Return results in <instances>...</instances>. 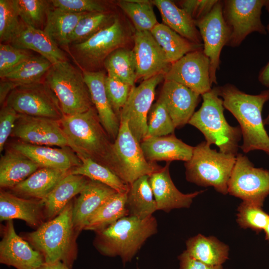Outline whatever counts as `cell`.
<instances>
[{
  "label": "cell",
  "instance_id": "obj_1",
  "mask_svg": "<svg viewBox=\"0 0 269 269\" xmlns=\"http://www.w3.org/2000/svg\"><path fill=\"white\" fill-rule=\"evenodd\" d=\"M218 90L224 108L239 123L243 137L240 148L243 151L259 150L269 155V136L262 114L265 104L269 100V90L251 95L230 83L218 86Z\"/></svg>",
  "mask_w": 269,
  "mask_h": 269
},
{
  "label": "cell",
  "instance_id": "obj_2",
  "mask_svg": "<svg viewBox=\"0 0 269 269\" xmlns=\"http://www.w3.org/2000/svg\"><path fill=\"white\" fill-rule=\"evenodd\" d=\"M59 122L69 147L80 159L90 158L113 170V142L103 127L94 106L82 113L64 115Z\"/></svg>",
  "mask_w": 269,
  "mask_h": 269
},
{
  "label": "cell",
  "instance_id": "obj_3",
  "mask_svg": "<svg viewBox=\"0 0 269 269\" xmlns=\"http://www.w3.org/2000/svg\"><path fill=\"white\" fill-rule=\"evenodd\" d=\"M73 203L71 200L54 218L21 236L42 255L45 263L60 262L71 269L78 256V235L72 222Z\"/></svg>",
  "mask_w": 269,
  "mask_h": 269
},
{
  "label": "cell",
  "instance_id": "obj_4",
  "mask_svg": "<svg viewBox=\"0 0 269 269\" xmlns=\"http://www.w3.org/2000/svg\"><path fill=\"white\" fill-rule=\"evenodd\" d=\"M157 231L158 223L153 215L143 219L128 216L95 232L93 245L102 255L120 257L125 265Z\"/></svg>",
  "mask_w": 269,
  "mask_h": 269
},
{
  "label": "cell",
  "instance_id": "obj_5",
  "mask_svg": "<svg viewBox=\"0 0 269 269\" xmlns=\"http://www.w3.org/2000/svg\"><path fill=\"white\" fill-rule=\"evenodd\" d=\"M201 96V106L194 113L188 124L203 134L208 143L217 146L219 151L236 156L242 137L241 130L240 127L230 126L226 121L218 87Z\"/></svg>",
  "mask_w": 269,
  "mask_h": 269
},
{
  "label": "cell",
  "instance_id": "obj_6",
  "mask_svg": "<svg viewBox=\"0 0 269 269\" xmlns=\"http://www.w3.org/2000/svg\"><path fill=\"white\" fill-rule=\"evenodd\" d=\"M210 145L204 141L194 147L191 159L184 163L186 179L198 186L213 187L226 195L236 156L218 152Z\"/></svg>",
  "mask_w": 269,
  "mask_h": 269
},
{
  "label": "cell",
  "instance_id": "obj_7",
  "mask_svg": "<svg viewBox=\"0 0 269 269\" xmlns=\"http://www.w3.org/2000/svg\"><path fill=\"white\" fill-rule=\"evenodd\" d=\"M44 78L56 96L64 115L82 113L94 106L82 71L67 60L53 64Z\"/></svg>",
  "mask_w": 269,
  "mask_h": 269
},
{
  "label": "cell",
  "instance_id": "obj_8",
  "mask_svg": "<svg viewBox=\"0 0 269 269\" xmlns=\"http://www.w3.org/2000/svg\"><path fill=\"white\" fill-rule=\"evenodd\" d=\"M118 134L113 141V171L125 183H133L139 177L150 175L161 167L148 161L129 127L126 120L120 119Z\"/></svg>",
  "mask_w": 269,
  "mask_h": 269
},
{
  "label": "cell",
  "instance_id": "obj_9",
  "mask_svg": "<svg viewBox=\"0 0 269 269\" xmlns=\"http://www.w3.org/2000/svg\"><path fill=\"white\" fill-rule=\"evenodd\" d=\"M266 0H222V13L230 31L227 46H239L253 32L267 34L262 23L261 14Z\"/></svg>",
  "mask_w": 269,
  "mask_h": 269
},
{
  "label": "cell",
  "instance_id": "obj_10",
  "mask_svg": "<svg viewBox=\"0 0 269 269\" xmlns=\"http://www.w3.org/2000/svg\"><path fill=\"white\" fill-rule=\"evenodd\" d=\"M5 104L19 114L58 121L64 116L56 96L44 82L14 88Z\"/></svg>",
  "mask_w": 269,
  "mask_h": 269
},
{
  "label": "cell",
  "instance_id": "obj_11",
  "mask_svg": "<svg viewBox=\"0 0 269 269\" xmlns=\"http://www.w3.org/2000/svg\"><path fill=\"white\" fill-rule=\"evenodd\" d=\"M127 35L121 21L114 22L86 41L72 44L73 57L82 70L92 71L99 67L115 50L123 47Z\"/></svg>",
  "mask_w": 269,
  "mask_h": 269
},
{
  "label": "cell",
  "instance_id": "obj_12",
  "mask_svg": "<svg viewBox=\"0 0 269 269\" xmlns=\"http://www.w3.org/2000/svg\"><path fill=\"white\" fill-rule=\"evenodd\" d=\"M228 191L243 201L263 207L269 195V170L255 167L247 156L238 153Z\"/></svg>",
  "mask_w": 269,
  "mask_h": 269
},
{
  "label": "cell",
  "instance_id": "obj_13",
  "mask_svg": "<svg viewBox=\"0 0 269 269\" xmlns=\"http://www.w3.org/2000/svg\"><path fill=\"white\" fill-rule=\"evenodd\" d=\"M164 76L165 73H160L142 81L138 86L132 87L121 111L120 119L128 121L130 131L139 143L146 134L147 116L154 99L156 87L164 80Z\"/></svg>",
  "mask_w": 269,
  "mask_h": 269
},
{
  "label": "cell",
  "instance_id": "obj_14",
  "mask_svg": "<svg viewBox=\"0 0 269 269\" xmlns=\"http://www.w3.org/2000/svg\"><path fill=\"white\" fill-rule=\"evenodd\" d=\"M195 24L203 41V52L210 60L211 83L217 84L216 72L219 68L221 52L230 37L223 16L222 0H218L210 13Z\"/></svg>",
  "mask_w": 269,
  "mask_h": 269
},
{
  "label": "cell",
  "instance_id": "obj_15",
  "mask_svg": "<svg viewBox=\"0 0 269 269\" xmlns=\"http://www.w3.org/2000/svg\"><path fill=\"white\" fill-rule=\"evenodd\" d=\"M164 80L176 82L202 95L212 89L210 60L203 49L188 53L170 64Z\"/></svg>",
  "mask_w": 269,
  "mask_h": 269
},
{
  "label": "cell",
  "instance_id": "obj_16",
  "mask_svg": "<svg viewBox=\"0 0 269 269\" xmlns=\"http://www.w3.org/2000/svg\"><path fill=\"white\" fill-rule=\"evenodd\" d=\"M59 121L18 114L11 135L31 144L69 147Z\"/></svg>",
  "mask_w": 269,
  "mask_h": 269
},
{
  "label": "cell",
  "instance_id": "obj_17",
  "mask_svg": "<svg viewBox=\"0 0 269 269\" xmlns=\"http://www.w3.org/2000/svg\"><path fill=\"white\" fill-rule=\"evenodd\" d=\"M0 263L16 269H37L45 262L39 252L16 233L13 220H10L2 227Z\"/></svg>",
  "mask_w": 269,
  "mask_h": 269
},
{
  "label": "cell",
  "instance_id": "obj_18",
  "mask_svg": "<svg viewBox=\"0 0 269 269\" xmlns=\"http://www.w3.org/2000/svg\"><path fill=\"white\" fill-rule=\"evenodd\" d=\"M134 43L137 80H146L166 72L171 64L150 31H135Z\"/></svg>",
  "mask_w": 269,
  "mask_h": 269
},
{
  "label": "cell",
  "instance_id": "obj_19",
  "mask_svg": "<svg viewBox=\"0 0 269 269\" xmlns=\"http://www.w3.org/2000/svg\"><path fill=\"white\" fill-rule=\"evenodd\" d=\"M200 96L180 83L164 80L158 99L165 107L175 128H180L188 124Z\"/></svg>",
  "mask_w": 269,
  "mask_h": 269
},
{
  "label": "cell",
  "instance_id": "obj_20",
  "mask_svg": "<svg viewBox=\"0 0 269 269\" xmlns=\"http://www.w3.org/2000/svg\"><path fill=\"white\" fill-rule=\"evenodd\" d=\"M170 162L149 176V182L157 210L169 212L174 209L189 208L194 198L204 190L188 194L181 192L175 186L169 173Z\"/></svg>",
  "mask_w": 269,
  "mask_h": 269
},
{
  "label": "cell",
  "instance_id": "obj_21",
  "mask_svg": "<svg viewBox=\"0 0 269 269\" xmlns=\"http://www.w3.org/2000/svg\"><path fill=\"white\" fill-rule=\"evenodd\" d=\"M11 147L31 159L40 168L69 171L81 163L77 154L68 147L53 148L21 141L13 143Z\"/></svg>",
  "mask_w": 269,
  "mask_h": 269
},
{
  "label": "cell",
  "instance_id": "obj_22",
  "mask_svg": "<svg viewBox=\"0 0 269 269\" xmlns=\"http://www.w3.org/2000/svg\"><path fill=\"white\" fill-rule=\"evenodd\" d=\"M20 219L37 228L45 220L42 199L25 198L3 190L0 192V220Z\"/></svg>",
  "mask_w": 269,
  "mask_h": 269
},
{
  "label": "cell",
  "instance_id": "obj_23",
  "mask_svg": "<svg viewBox=\"0 0 269 269\" xmlns=\"http://www.w3.org/2000/svg\"><path fill=\"white\" fill-rule=\"evenodd\" d=\"M82 71L100 122L114 141L118 134L120 121L111 107L106 94L105 85L106 76L102 71Z\"/></svg>",
  "mask_w": 269,
  "mask_h": 269
},
{
  "label": "cell",
  "instance_id": "obj_24",
  "mask_svg": "<svg viewBox=\"0 0 269 269\" xmlns=\"http://www.w3.org/2000/svg\"><path fill=\"white\" fill-rule=\"evenodd\" d=\"M116 192L111 187L89 179L73 203L72 222L78 235L84 230L92 214Z\"/></svg>",
  "mask_w": 269,
  "mask_h": 269
},
{
  "label": "cell",
  "instance_id": "obj_25",
  "mask_svg": "<svg viewBox=\"0 0 269 269\" xmlns=\"http://www.w3.org/2000/svg\"><path fill=\"white\" fill-rule=\"evenodd\" d=\"M146 159L149 162L164 160L189 161L194 147L178 139L174 134L143 139L140 143Z\"/></svg>",
  "mask_w": 269,
  "mask_h": 269
},
{
  "label": "cell",
  "instance_id": "obj_26",
  "mask_svg": "<svg viewBox=\"0 0 269 269\" xmlns=\"http://www.w3.org/2000/svg\"><path fill=\"white\" fill-rule=\"evenodd\" d=\"M23 23L10 44L17 48L35 51L52 65L67 61L65 53L43 30Z\"/></svg>",
  "mask_w": 269,
  "mask_h": 269
},
{
  "label": "cell",
  "instance_id": "obj_27",
  "mask_svg": "<svg viewBox=\"0 0 269 269\" xmlns=\"http://www.w3.org/2000/svg\"><path fill=\"white\" fill-rule=\"evenodd\" d=\"M89 179L80 175L69 173L43 199L45 219L54 218L76 195L79 194Z\"/></svg>",
  "mask_w": 269,
  "mask_h": 269
},
{
  "label": "cell",
  "instance_id": "obj_28",
  "mask_svg": "<svg viewBox=\"0 0 269 269\" xmlns=\"http://www.w3.org/2000/svg\"><path fill=\"white\" fill-rule=\"evenodd\" d=\"M69 171L50 168H39L10 190L13 194L19 197L43 199Z\"/></svg>",
  "mask_w": 269,
  "mask_h": 269
},
{
  "label": "cell",
  "instance_id": "obj_29",
  "mask_svg": "<svg viewBox=\"0 0 269 269\" xmlns=\"http://www.w3.org/2000/svg\"><path fill=\"white\" fill-rule=\"evenodd\" d=\"M152 2L159 10L163 24L189 41L203 44L195 21L184 10L169 0H154Z\"/></svg>",
  "mask_w": 269,
  "mask_h": 269
},
{
  "label": "cell",
  "instance_id": "obj_30",
  "mask_svg": "<svg viewBox=\"0 0 269 269\" xmlns=\"http://www.w3.org/2000/svg\"><path fill=\"white\" fill-rule=\"evenodd\" d=\"M40 167L31 159L11 148L0 159V186L11 189Z\"/></svg>",
  "mask_w": 269,
  "mask_h": 269
},
{
  "label": "cell",
  "instance_id": "obj_31",
  "mask_svg": "<svg viewBox=\"0 0 269 269\" xmlns=\"http://www.w3.org/2000/svg\"><path fill=\"white\" fill-rule=\"evenodd\" d=\"M91 12L74 13L52 6L47 9L43 31L57 44L69 50V38L79 21Z\"/></svg>",
  "mask_w": 269,
  "mask_h": 269
},
{
  "label": "cell",
  "instance_id": "obj_32",
  "mask_svg": "<svg viewBox=\"0 0 269 269\" xmlns=\"http://www.w3.org/2000/svg\"><path fill=\"white\" fill-rule=\"evenodd\" d=\"M186 246L190 256L209 265H222L228 259V246L214 236L198 234L188 239Z\"/></svg>",
  "mask_w": 269,
  "mask_h": 269
},
{
  "label": "cell",
  "instance_id": "obj_33",
  "mask_svg": "<svg viewBox=\"0 0 269 269\" xmlns=\"http://www.w3.org/2000/svg\"><path fill=\"white\" fill-rule=\"evenodd\" d=\"M126 207L129 216L140 219L153 215L157 210L148 175L141 176L129 185Z\"/></svg>",
  "mask_w": 269,
  "mask_h": 269
},
{
  "label": "cell",
  "instance_id": "obj_34",
  "mask_svg": "<svg viewBox=\"0 0 269 269\" xmlns=\"http://www.w3.org/2000/svg\"><path fill=\"white\" fill-rule=\"evenodd\" d=\"M171 64L188 53L203 49L198 44L181 36L163 23L157 24L150 31Z\"/></svg>",
  "mask_w": 269,
  "mask_h": 269
},
{
  "label": "cell",
  "instance_id": "obj_35",
  "mask_svg": "<svg viewBox=\"0 0 269 269\" xmlns=\"http://www.w3.org/2000/svg\"><path fill=\"white\" fill-rule=\"evenodd\" d=\"M127 196V193L118 192L111 196L90 217L84 230L96 232L129 216Z\"/></svg>",
  "mask_w": 269,
  "mask_h": 269
},
{
  "label": "cell",
  "instance_id": "obj_36",
  "mask_svg": "<svg viewBox=\"0 0 269 269\" xmlns=\"http://www.w3.org/2000/svg\"><path fill=\"white\" fill-rule=\"evenodd\" d=\"M103 65L108 76L134 86L137 80L136 67L133 50L124 47L112 52L105 60Z\"/></svg>",
  "mask_w": 269,
  "mask_h": 269
},
{
  "label": "cell",
  "instance_id": "obj_37",
  "mask_svg": "<svg viewBox=\"0 0 269 269\" xmlns=\"http://www.w3.org/2000/svg\"><path fill=\"white\" fill-rule=\"evenodd\" d=\"M81 163L70 170V173L82 175L87 178L102 183L117 192L127 193L129 185L122 180L108 167L90 158L80 159Z\"/></svg>",
  "mask_w": 269,
  "mask_h": 269
},
{
  "label": "cell",
  "instance_id": "obj_38",
  "mask_svg": "<svg viewBox=\"0 0 269 269\" xmlns=\"http://www.w3.org/2000/svg\"><path fill=\"white\" fill-rule=\"evenodd\" d=\"M52 65L43 56H33L1 79L10 82L15 88L39 83Z\"/></svg>",
  "mask_w": 269,
  "mask_h": 269
},
{
  "label": "cell",
  "instance_id": "obj_39",
  "mask_svg": "<svg viewBox=\"0 0 269 269\" xmlns=\"http://www.w3.org/2000/svg\"><path fill=\"white\" fill-rule=\"evenodd\" d=\"M118 4L132 21L135 31H150L158 23L153 10V3L149 0H119Z\"/></svg>",
  "mask_w": 269,
  "mask_h": 269
},
{
  "label": "cell",
  "instance_id": "obj_40",
  "mask_svg": "<svg viewBox=\"0 0 269 269\" xmlns=\"http://www.w3.org/2000/svg\"><path fill=\"white\" fill-rule=\"evenodd\" d=\"M115 17L108 11L91 12L82 18L69 38V44L82 43L110 25Z\"/></svg>",
  "mask_w": 269,
  "mask_h": 269
},
{
  "label": "cell",
  "instance_id": "obj_41",
  "mask_svg": "<svg viewBox=\"0 0 269 269\" xmlns=\"http://www.w3.org/2000/svg\"><path fill=\"white\" fill-rule=\"evenodd\" d=\"M12 2L23 23L33 28L41 29L50 4V0H12Z\"/></svg>",
  "mask_w": 269,
  "mask_h": 269
},
{
  "label": "cell",
  "instance_id": "obj_42",
  "mask_svg": "<svg viewBox=\"0 0 269 269\" xmlns=\"http://www.w3.org/2000/svg\"><path fill=\"white\" fill-rule=\"evenodd\" d=\"M145 138L174 134L175 127L164 104L158 99L152 104L147 116Z\"/></svg>",
  "mask_w": 269,
  "mask_h": 269
},
{
  "label": "cell",
  "instance_id": "obj_43",
  "mask_svg": "<svg viewBox=\"0 0 269 269\" xmlns=\"http://www.w3.org/2000/svg\"><path fill=\"white\" fill-rule=\"evenodd\" d=\"M237 216L240 227L250 228L257 233L264 230L269 219V215L262 207L243 201L238 208Z\"/></svg>",
  "mask_w": 269,
  "mask_h": 269
},
{
  "label": "cell",
  "instance_id": "obj_44",
  "mask_svg": "<svg viewBox=\"0 0 269 269\" xmlns=\"http://www.w3.org/2000/svg\"><path fill=\"white\" fill-rule=\"evenodd\" d=\"M19 18L12 0H0L1 43L10 44L23 24Z\"/></svg>",
  "mask_w": 269,
  "mask_h": 269
},
{
  "label": "cell",
  "instance_id": "obj_45",
  "mask_svg": "<svg viewBox=\"0 0 269 269\" xmlns=\"http://www.w3.org/2000/svg\"><path fill=\"white\" fill-rule=\"evenodd\" d=\"M33 56L29 50L17 48L10 44L0 43V78Z\"/></svg>",
  "mask_w": 269,
  "mask_h": 269
},
{
  "label": "cell",
  "instance_id": "obj_46",
  "mask_svg": "<svg viewBox=\"0 0 269 269\" xmlns=\"http://www.w3.org/2000/svg\"><path fill=\"white\" fill-rule=\"evenodd\" d=\"M105 85L111 107L120 118L121 111L127 101L132 87L108 75L105 77Z\"/></svg>",
  "mask_w": 269,
  "mask_h": 269
},
{
  "label": "cell",
  "instance_id": "obj_47",
  "mask_svg": "<svg viewBox=\"0 0 269 269\" xmlns=\"http://www.w3.org/2000/svg\"><path fill=\"white\" fill-rule=\"evenodd\" d=\"M54 7L71 12H105L106 6L101 1L95 0H52Z\"/></svg>",
  "mask_w": 269,
  "mask_h": 269
},
{
  "label": "cell",
  "instance_id": "obj_48",
  "mask_svg": "<svg viewBox=\"0 0 269 269\" xmlns=\"http://www.w3.org/2000/svg\"><path fill=\"white\" fill-rule=\"evenodd\" d=\"M218 0H184L179 2L180 7L184 10L196 22L207 16Z\"/></svg>",
  "mask_w": 269,
  "mask_h": 269
},
{
  "label": "cell",
  "instance_id": "obj_49",
  "mask_svg": "<svg viewBox=\"0 0 269 269\" xmlns=\"http://www.w3.org/2000/svg\"><path fill=\"white\" fill-rule=\"evenodd\" d=\"M18 114L4 103L0 111V152L3 151L5 144L11 134Z\"/></svg>",
  "mask_w": 269,
  "mask_h": 269
},
{
  "label": "cell",
  "instance_id": "obj_50",
  "mask_svg": "<svg viewBox=\"0 0 269 269\" xmlns=\"http://www.w3.org/2000/svg\"><path fill=\"white\" fill-rule=\"evenodd\" d=\"M179 269H223L222 265L211 266L198 261L184 251L178 257Z\"/></svg>",
  "mask_w": 269,
  "mask_h": 269
},
{
  "label": "cell",
  "instance_id": "obj_51",
  "mask_svg": "<svg viewBox=\"0 0 269 269\" xmlns=\"http://www.w3.org/2000/svg\"><path fill=\"white\" fill-rule=\"evenodd\" d=\"M13 85L9 81L2 79L0 84V103L3 104L10 93L14 88Z\"/></svg>",
  "mask_w": 269,
  "mask_h": 269
},
{
  "label": "cell",
  "instance_id": "obj_52",
  "mask_svg": "<svg viewBox=\"0 0 269 269\" xmlns=\"http://www.w3.org/2000/svg\"><path fill=\"white\" fill-rule=\"evenodd\" d=\"M258 80L262 85L269 88V61L260 71Z\"/></svg>",
  "mask_w": 269,
  "mask_h": 269
},
{
  "label": "cell",
  "instance_id": "obj_53",
  "mask_svg": "<svg viewBox=\"0 0 269 269\" xmlns=\"http://www.w3.org/2000/svg\"><path fill=\"white\" fill-rule=\"evenodd\" d=\"M37 269H71L60 262L55 263H45Z\"/></svg>",
  "mask_w": 269,
  "mask_h": 269
},
{
  "label": "cell",
  "instance_id": "obj_54",
  "mask_svg": "<svg viewBox=\"0 0 269 269\" xmlns=\"http://www.w3.org/2000/svg\"><path fill=\"white\" fill-rule=\"evenodd\" d=\"M265 233V239L266 240L269 241V219L268 223L264 230Z\"/></svg>",
  "mask_w": 269,
  "mask_h": 269
},
{
  "label": "cell",
  "instance_id": "obj_55",
  "mask_svg": "<svg viewBox=\"0 0 269 269\" xmlns=\"http://www.w3.org/2000/svg\"><path fill=\"white\" fill-rule=\"evenodd\" d=\"M264 6L265 7L269 13V0H266ZM266 30L267 33L269 34V23H268L267 26L266 27Z\"/></svg>",
  "mask_w": 269,
  "mask_h": 269
},
{
  "label": "cell",
  "instance_id": "obj_56",
  "mask_svg": "<svg viewBox=\"0 0 269 269\" xmlns=\"http://www.w3.org/2000/svg\"><path fill=\"white\" fill-rule=\"evenodd\" d=\"M264 124L265 125H269V113L267 117L264 120Z\"/></svg>",
  "mask_w": 269,
  "mask_h": 269
}]
</instances>
